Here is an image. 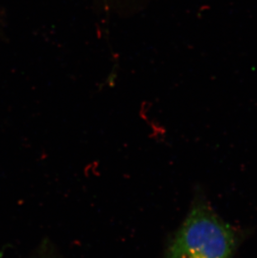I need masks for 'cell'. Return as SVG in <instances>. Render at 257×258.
Returning <instances> with one entry per match:
<instances>
[{"label":"cell","instance_id":"cell-1","mask_svg":"<svg viewBox=\"0 0 257 258\" xmlns=\"http://www.w3.org/2000/svg\"><path fill=\"white\" fill-rule=\"evenodd\" d=\"M234 230L203 201H198L168 249L167 258H231Z\"/></svg>","mask_w":257,"mask_h":258}]
</instances>
